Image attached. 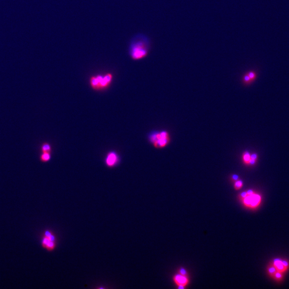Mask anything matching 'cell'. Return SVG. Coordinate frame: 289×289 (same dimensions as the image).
<instances>
[{"label": "cell", "mask_w": 289, "mask_h": 289, "mask_svg": "<svg viewBox=\"0 0 289 289\" xmlns=\"http://www.w3.org/2000/svg\"><path fill=\"white\" fill-rule=\"evenodd\" d=\"M150 48V42L148 38L143 35H138L131 42L129 54L132 60L137 61L146 58Z\"/></svg>", "instance_id": "1"}, {"label": "cell", "mask_w": 289, "mask_h": 289, "mask_svg": "<svg viewBox=\"0 0 289 289\" xmlns=\"http://www.w3.org/2000/svg\"><path fill=\"white\" fill-rule=\"evenodd\" d=\"M113 75L111 72L92 76L90 78V85L95 91H102L108 88L113 80Z\"/></svg>", "instance_id": "2"}, {"label": "cell", "mask_w": 289, "mask_h": 289, "mask_svg": "<svg viewBox=\"0 0 289 289\" xmlns=\"http://www.w3.org/2000/svg\"><path fill=\"white\" fill-rule=\"evenodd\" d=\"M149 140L155 148H164L168 145L170 138L167 131L155 132L149 136Z\"/></svg>", "instance_id": "3"}, {"label": "cell", "mask_w": 289, "mask_h": 289, "mask_svg": "<svg viewBox=\"0 0 289 289\" xmlns=\"http://www.w3.org/2000/svg\"><path fill=\"white\" fill-rule=\"evenodd\" d=\"M41 245L48 251L55 250L57 246V240L55 234L49 230H45L41 237Z\"/></svg>", "instance_id": "4"}, {"label": "cell", "mask_w": 289, "mask_h": 289, "mask_svg": "<svg viewBox=\"0 0 289 289\" xmlns=\"http://www.w3.org/2000/svg\"><path fill=\"white\" fill-rule=\"evenodd\" d=\"M244 203L245 205L251 208L257 207L261 202V197L260 195L256 194L252 191L249 190L247 192L241 194Z\"/></svg>", "instance_id": "5"}, {"label": "cell", "mask_w": 289, "mask_h": 289, "mask_svg": "<svg viewBox=\"0 0 289 289\" xmlns=\"http://www.w3.org/2000/svg\"><path fill=\"white\" fill-rule=\"evenodd\" d=\"M288 267L289 264L287 262L280 259H276L273 261V266L269 269V272L272 275L276 273L283 274L287 271Z\"/></svg>", "instance_id": "6"}, {"label": "cell", "mask_w": 289, "mask_h": 289, "mask_svg": "<svg viewBox=\"0 0 289 289\" xmlns=\"http://www.w3.org/2000/svg\"><path fill=\"white\" fill-rule=\"evenodd\" d=\"M119 157L117 153L111 151L108 153L105 162L106 165L109 168H113L114 167L116 166L117 164L119 163Z\"/></svg>", "instance_id": "7"}, {"label": "cell", "mask_w": 289, "mask_h": 289, "mask_svg": "<svg viewBox=\"0 0 289 289\" xmlns=\"http://www.w3.org/2000/svg\"><path fill=\"white\" fill-rule=\"evenodd\" d=\"M257 160L256 154H249V153L244 152L243 155V160L246 164H253Z\"/></svg>", "instance_id": "8"}, {"label": "cell", "mask_w": 289, "mask_h": 289, "mask_svg": "<svg viewBox=\"0 0 289 289\" xmlns=\"http://www.w3.org/2000/svg\"><path fill=\"white\" fill-rule=\"evenodd\" d=\"M174 280L175 282L178 285L179 287H184V286L188 283V279L185 276H182V275H177L174 277Z\"/></svg>", "instance_id": "9"}, {"label": "cell", "mask_w": 289, "mask_h": 289, "mask_svg": "<svg viewBox=\"0 0 289 289\" xmlns=\"http://www.w3.org/2000/svg\"><path fill=\"white\" fill-rule=\"evenodd\" d=\"M41 150L42 153H51V146L48 143H42V146L41 147Z\"/></svg>", "instance_id": "10"}, {"label": "cell", "mask_w": 289, "mask_h": 289, "mask_svg": "<svg viewBox=\"0 0 289 289\" xmlns=\"http://www.w3.org/2000/svg\"><path fill=\"white\" fill-rule=\"evenodd\" d=\"M40 160L43 162H48L51 159V153H42L40 155Z\"/></svg>", "instance_id": "11"}, {"label": "cell", "mask_w": 289, "mask_h": 289, "mask_svg": "<svg viewBox=\"0 0 289 289\" xmlns=\"http://www.w3.org/2000/svg\"><path fill=\"white\" fill-rule=\"evenodd\" d=\"M246 75L248 76V77L249 78V79H250V80H251V81L254 79L256 78V73H254V72H252V71L248 72Z\"/></svg>", "instance_id": "12"}, {"label": "cell", "mask_w": 289, "mask_h": 289, "mask_svg": "<svg viewBox=\"0 0 289 289\" xmlns=\"http://www.w3.org/2000/svg\"><path fill=\"white\" fill-rule=\"evenodd\" d=\"M243 185V183L241 181H238L237 182L236 184H235V188H236L237 189H238L239 188H241V186Z\"/></svg>", "instance_id": "13"}]
</instances>
